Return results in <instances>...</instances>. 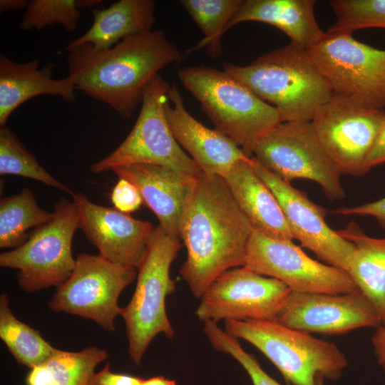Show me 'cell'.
Instances as JSON below:
<instances>
[{
  "label": "cell",
  "mask_w": 385,
  "mask_h": 385,
  "mask_svg": "<svg viewBox=\"0 0 385 385\" xmlns=\"http://www.w3.org/2000/svg\"><path fill=\"white\" fill-rule=\"evenodd\" d=\"M252 230L223 178H197L180 227L187 258L179 273L195 297L225 272L245 266Z\"/></svg>",
  "instance_id": "obj_1"
},
{
  "label": "cell",
  "mask_w": 385,
  "mask_h": 385,
  "mask_svg": "<svg viewBox=\"0 0 385 385\" xmlns=\"http://www.w3.org/2000/svg\"><path fill=\"white\" fill-rule=\"evenodd\" d=\"M183 54L160 29L129 36L107 50L83 44L68 51L67 78L76 90L130 118L150 83Z\"/></svg>",
  "instance_id": "obj_2"
},
{
  "label": "cell",
  "mask_w": 385,
  "mask_h": 385,
  "mask_svg": "<svg viewBox=\"0 0 385 385\" xmlns=\"http://www.w3.org/2000/svg\"><path fill=\"white\" fill-rule=\"evenodd\" d=\"M223 71L279 112L282 122H311L333 93L307 49L289 43L246 66L223 63Z\"/></svg>",
  "instance_id": "obj_3"
},
{
  "label": "cell",
  "mask_w": 385,
  "mask_h": 385,
  "mask_svg": "<svg viewBox=\"0 0 385 385\" xmlns=\"http://www.w3.org/2000/svg\"><path fill=\"white\" fill-rule=\"evenodd\" d=\"M178 77L215 129L250 157L257 141L282 122L273 106L224 71L194 66L180 69Z\"/></svg>",
  "instance_id": "obj_4"
},
{
  "label": "cell",
  "mask_w": 385,
  "mask_h": 385,
  "mask_svg": "<svg viewBox=\"0 0 385 385\" xmlns=\"http://www.w3.org/2000/svg\"><path fill=\"white\" fill-rule=\"evenodd\" d=\"M224 330L260 351L292 385H319L322 379L337 380L348 365L335 344L274 321L226 320Z\"/></svg>",
  "instance_id": "obj_5"
},
{
  "label": "cell",
  "mask_w": 385,
  "mask_h": 385,
  "mask_svg": "<svg viewBox=\"0 0 385 385\" xmlns=\"http://www.w3.org/2000/svg\"><path fill=\"white\" fill-rule=\"evenodd\" d=\"M180 240L160 225L154 228L138 267L135 292L128 305L123 307L128 354L137 365L158 334H163L169 339L175 336L166 314L165 299L175 291L170 269L183 246Z\"/></svg>",
  "instance_id": "obj_6"
},
{
  "label": "cell",
  "mask_w": 385,
  "mask_h": 385,
  "mask_svg": "<svg viewBox=\"0 0 385 385\" xmlns=\"http://www.w3.org/2000/svg\"><path fill=\"white\" fill-rule=\"evenodd\" d=\"M171 85L160 74L146 88L138 118L125 140L90 170L101 173L133 164H152L197 178L203 173L180 147L168 125L165 106Z\"/></svg>",
  "instance_id": "obj_7"
},
{
  "label": "cell",
  "mask_w": 385,
  "mask_h": 385,
  "mask_svg": "<svg viewBox=\"0 0 385 385\" xmlns=\"http://www.w3.org/2000/svg\"><path fill=\"white\" fill-rule=\"evenodd\" d=\"M307 51L334 95L373 109L385 107V50L350 32H325Z\"/></svg>",
  "instance_id": "obj_8"
},
{
  "label": "cell",
  "mask_w": 385,
  "mask_h": 385,
  "mask_svg": "<svg viewBox=\"0 0 385 385\" xmlns=\"http://www.w3.org/2000/svg\"><path fill=\"white\" fill-rule=\"evenodd\" d=\"M53 213L49 222L29 233L23 245L0 255V266L18 270L19 285L27 292L58 287L69 279L76 266L72 255L73 237L79 228L76 206L61 198Z\"/></svg>",
  "instance_id": "obj_9"
},
{
  "label": "cell",
  "mask_w": 385,
  "mask_h": 385,
  "mask_svg": "<svg viewBox=\"0 0 385 385\" xmlns=\"http://www.w3.org/2000/svg\"><path fill=\"white\" fill-rule=\"evenodd\" d=\"M251 156L286 183L306 179L317 183L331 200L345 197L342 173L311 122H281L257 141Z\"/></svg>",
  "instance_id": "obj_10"
},
{
  "label": "cell",
  "mask_w": 385,
  "mask_h": 385,
  "mask_svg": "<svg viewBox=\"0 0 385 385\" xmlns=\"http://www.w3.org/2000/svg\"><path fill=\"white\" fill-rule=\"evenodd\" d=\"M138 270L113 263L99 254L81 253L74 270L49 302L55 312H66L94 321L103 329L113 331L114 320L121 316L118 298L137 277Z\"/></svg>",
  "instance_id": "obj_11"
},
{
  "label": "cell",
  "mask_w": 385,
  "mask_h": 385,
  "mask_svg": "<svg viewBox=\"0 0 385 385\" xmlns=\"http://www.w3.org/2000/svg\"><path fill=\"white\" fill-rule=\"evenodd\" d=\"M385 123V111L373 109L336 95L311 121L323 148L341 173L366 174V162Z\"/></svg>",
  "instance_id": "obj_12"
},
{
  "label": "cell",
  "mask_w": 385,
  "mask_h": 385,
  "mask_svg": "<svg viewBox=\"0 0 385 385\" xmlns=\"http://www.w3.org/2000/svg\"><path fill=\"white\" fill-rule=\"evenodd\" d=\"M245 267L279 280L292 292L346 294L358 290L346 271L314 260L291 240L271 237L254 230Z\"/></svg>",
  "instance_id": "obj_13"
},
{
  "label": "cell",
  "mask_w": 385,
  "mask_h": 385,
  "mask_svg": "<svg viewBox=\"0 0 385 385\" xmlns=\"http://www.w3.org/2000/svg\"><path fill=\"white\" fill-rule=\"evenodd\" d=\"M291 292L279 280L239 267L225 272L211 283L195 314L202 322H276Z\"/></svg>",
  "instance_id": "obj_14"
},
{
  "label": "cell",
  "mask_w": 385,
  "mask_h": 385,
  "mask_svg": "<svg viewBox=\"0 0 385 385\" xmlns=\"http://www.w3.org/2000/svg\"><path fill=\"white\" fill-rule=\"evenodd\" d=\"M252 158L256 173L277 200L294 239L327 265L347 272L354 245L329 226L327 210Z\"/></svg>",
  "instance_id": "obj_15"
},
{
  "label": "cell",
  "mask_w": 385,
  "mask_h": 385,
  "mask_svg": "<svg viewBox=\"0 0 385 385\" xmlns=\"http://www.w3.org/2000/svg\"><path fill=\"white\" fill-rule=\"evenodd\" d=\"M276 322L309 334L329 335L382 325L378 311L359 289L346 294L291 292Z\"/></svg>",
  "instance_id": "obj_16"
},
{
  "label": "cell",
  "mask_w": 385,
  "mask_h": 385,
  "mask_svg": "<svg viewBox=\"0 0 385 385\" xmlns=\"http://www.w3.org/2000/svg\"><path fill=\"white\" fill-rule=\"evenodd\" d=\"M79 229L99 255L116 264L138 267L141 264L155 228L115 208L97 205L80 192L72 195Z\"/></svg>",
  "instance_id": "obj_17"
},
{
  "label": "cell",
  "mask_w": 385,
  "mask_h": 385,
  "mask_svg": "<svg viewBox=\"0 0 385 385\" xmlns=\"http://www.w3.org/2000/svg\"><path fill=\"white\" fill-rule=\"evenodd\" d=\"M165 113L175 140L204 174L222 178L236 163L250 158L230 138L196 120L175 84L168 92Z\"/></svg>",
  "instance_id": "obj_18"
},
{
  "label": "cell",
  "mask_w": 385,
  "mask_h": 385,
  "mask_svg": "<svg viewBox=\"0 0 385 385\" xmlns=\"http://www.w3.org/2000/svg\"><path fill=\"white\" fill-rule=\"evenodd\" d=\"M138 189L145 204L167 232L180 237L183 214L197 178L152 164H133L111 170Z\"/></svg>",
  "instance_id": "obj_19"
},
{
  "label": "cell",
  "mask_w": 385,
  "mask_h": 385,
  "mask_svg": "<svg viewBox=\"0 0 385 385\" xmlns=\"http://www.w3.org/2000/svg\"><path fill=\"white\" fill-rule=\"evenodd\" d=\"M222 178L254 230L274 238L294 239L277 200L256 173L252 156L236 163Z\"/></svg>",
  "instance_id": "obj_20"
},
{
  "label": "cell",
  "mask_w": 385,
  "mask_h": 385,
  "mask_svg": "<svg viewBox=\"0 0 385 385\" xmlns=\"http://www.w3.org/2000/svg\"><path fill=\"white\" fill-rule=\"evenodd\" d=\"M38 59L16 63L0 55V126H5L10 115L29 99L41 96H57L67 101L75 100V88L64 78L53 79V66L39 69Z\"/></svg>",
  "instance_id": "obj_21"
},
{
  "label": "cell",
  "mask_w": 385,
  "mask_h": 385,
  "mask_svg": "<svg viewBox=\"0 0 385 385\" xmlns=\"http://www.w3.org/2000/svg\"><path fill=\"white\" fill-rule=\"evenodd\" d=\"M314 0H243L226 32L238 24L257 21L284 32L291 43L308 48L325 34L314 16Z\"/></svg>",
  "instance_id": "obj_22"
},
{
  "label": "cell",
  "mask_w": 385,
  "mask_h": 385,
  "mask_svg": "<svg viewBox=\"0 0 385 385\" xmlns=\"http://www.w3.org/2000/svg\"><path fill=\"white\" fill-rule=\"evenodd\" d=\"M155 6L153 0H120L106 9H93L91 27L65 48L89 43L95 49L111 48L122 40L148 32L156 21Z\"/></svg>",
  "instance_id": "obj_23"
},
{
  "label": "cell",
  "mask_w": 385,
  "mask_h": 385,
  "mask_svg": "<svg viewBox=\"0 0 385 385\" xmlns=\"http://www.w3.org/2000/svg\"><path fill=\"white\" fill-rule=\"evenodd\" d=\"M337 231L354 245L347 272L374 304L385 327V237L366 235L354 222Z\"/></svg>",
  "instance_id": "obj_24"
},
{
  "label": "cell",
  "mask_w": 385,
  "mask_h": 385,
  "mask_svg": "<svg viewBox=\"0 0 385 385\" xmlns=\"http://www.w3.org/2000/svg\"><path fill=\"white\" fill-rule=\"evenodd\" d=\"M53 213L37 204L33 192L24 188L19 193L0 201V247L17 248L28 239L31 229L49 222Z\"/></svg>",
  "instance_id": "obj_25"
},
{
  "label": "cell",
  "mask_w": 385,
  "mask_h": 385,
  "mask_svg": "<svg viewBox=\"0 0 385 385\" xmlns=\"http://www.w3.org/2000/svg\"><path fill=\"white\" fill-rule=\"evenodd\" d=\"M0 338L17 362L31 369L44 363L56 349L39 331L13 314L6 294L0 296Z\"/></svg>",
  "instance_id": "obj_26"
},
{
  "label": "cell",
  "mask_w": 385,
  "mask_h": 385,
  "mask_svg": "<svg viewBox=\"0 0 385 385\" xmlns=\"http://www.w3.org/2000/svg\"><path fill=\"white\" fill-rule=\"evenodd\" d=\"M242 2L243 0H180V5L204 36L185 53L188 54L206 47L211 58H219L222 53V37Z\"/></svg>",
  "instance_id": "obj_27"
},
{
  "label": "cell",
  "mask_w": 385,
  "mask_h": 385,
  "mask_svg": "<svg viewBox=\"0 0 385 385\" xmlns=\"http://www.w3.org/2000/svg\"><path fill=\"white\" fill-rule=\"evenodd\" d=\"M0 174L34 179L71 195L73 194L41 165L35 155L6 125L0 128Z\"/></svg>",
  "instance_id": "obj_28"
},
{
  "label": "cell",
  "mask_w": 385,
  "mask_h": 385,
  "mask_svg": "<svg viewBox=\"0 0 385 385\" xmlns=\"http://www.w3.org/2000/svg\"><path fill=\"white\" fill-rule=\"evenodd\" d=\"M107 356L106 350L96 346L76 352L56 349L43 364L52 377L50 385H87L95 368Z\"/></svg>",
  "instance_id": "obj_29"
},
{
  "label": "cell",
  "mask_w": 385,
  "mask_h": 385,
  "mask_svg": "<svg viewBox=\"0 0 385 385\" xmlns=\"http://www.w3.org/2000/svg\"><path fill=\"white\" fill-rule=\"evenodd\" d=\"M329 4L336 21L328 32L385 29V0H332Z\"/></svg>",
  "instance_id": "obj_30"
},
{
  "label": "cell",
  "mask_w": 385,
  "mask_h": 385,
  "mask_svg": "<svg viewBox=\"0 0 385 385\" xmlns=\"http://www.w3.org/2000/svg\"><path fill=\"white\" fill-rule=\"evenodd\" d=\"M80 16L78 0H31L19 27L24 31H40L48 26L60 24L68 32H73Z\"/></svg>",
  "instance_id": "obj_31"
},
{
  "label": "cell",
  "mask_w": 385,
  "mask_h": 385,
  "mask_svg": "<svg viewBox=\"0 0 385 385\" xmlns=\"http://www.w3.org/2000/svg\"><path fill=\"white\" fill-rule=\"evenodd\" d=\"M203 323V332L212 346L237 361L247 372L254 385H281L263 370L252 354L242 348L238 339L228 334L216 322L207 321Z\"/></svg>",
  "instance_id": "obj_32"
},
{
  "label": "cell",
  "mask_w": 385,
  "mask_h": 385,
  "mask_svg": "<svg viewBox=\"0 0 385 385\" xmlns=\"http://www.w3.org/2000/svg\"><path fill=\"white\" fill-rule=\"evenodd\" d=\"M111 200L115 209L125 214L135 212L143 203L138 189L125 178H118L112 190Z\"/></svg>",
  "instance_id": "obj_33"
},
{
  "label": "cell",
  "mask_w": 385,
  "mask_h": 385,
  "mask_svg": "<svg viewBox=\"0 0 385 385\" xmlns=\"http://www.w3.org/2000/svg\"><path fill=\"white\" fill-rule=\"evenodd\" d=\"M332 212L339 215L371 216L385 230V197L358 206L341 207L334 209Z\"/></svg>",
  "instance_id": "obj_34"
},
{
  "label": "cell",
  "mask_w": 385,
  "mask_h": 385,
  "mask_svg": "<svg viewBox=\"0 0 385 385\" xmlns=\"http://www.w3.org/2000/svg\"><path fill=\"white\" fill-rule=\"evenodd\" d=\"M143 379L131 375L113 373L107 362L101 371L94 373L87 385H141Z\"/></svg>",
  "instance_id": "obj_35"
},
{
  "label": "cell",
  "mask_w": 385,
  "mask_h": 385,
  "mask_svg": "<svg viewBox=\"0 0 385 385\" xmlns=\"http://www.w3.org/2000/svg\"><path fill=\"white\" fill-rule=\"evenodd\" d=\"M385 163V123L376 140L366 162L369 170L375 166Z\"/></svg>",
  "instance_id": "obj_36"
},
{
  "label": "cell",
  "mask_w": 385,
  "mask_h": 385,
  "mask_svg": "<svg viewBox=\"0 0 385 385\" xmlns=\"http://www.w3.org/2000/svg\"><path fill=\"white\" fill-rule=\"evenodd\" d=\"M371 343L377 361L385 370V327L380 326L371 337Z\"/></svg>",
  "instance_id": "obj_37"
},
{
  "label": "cell",
  "mask_w": 385,
  "mask_h": 385,
  "mask_svg": "<svg viewBox=\"0 0 385 385\" xmlns=\"http://www.w3.org/2000/svg\"><path fill=\"white\" fill-rule=\"evenodd\" d=\"M29 4L28 0H1L0 11H16L26 9Z\"/></svg>",
  "instance_id": "obj_38"
},
{
  "label": "cell",
  "mask_w": 385,
  "mask_h": 385,
  "mask_svg": "<svg viewBox=\"0 0 385 385\" xmlns=\"http://www.w3.org/2000/svg\"><path fill=\"white\" fill-rule=\"evenodd\" d=\"M141 385H176V382L163 376H158L143 379Z\"/></svg>",
  "instance_id": "obj_39"
},
{
  "label": "cell",
  "mask_w": 385,
  "mask_h": 385,
  "mask_svg": "<svg viewBox=\"0 0 385 385\" xmlns=\"http://www.w3.org/2000/svg\"><path fill=\"white\" fill-rule=\"evenodd\" d=\"M101 2V0H78V5L79 9L86 7L93 9V6L100 4Z\"/></svg>",
  "instance_id": "obj_40"
},
{
  "label": "cell",
  "mask_w": 385,
  "mask_h": 385,
  "mask_svg": "<svg viewBox=\"0 0 385 385\" xmlns=\"http://www.w3.org/2000/svg\"><path fill=\"white\" fill-rule=\"evenodd\" d=\"M319 385H324V379H322L319 382Z\"/></svg>",
  "instance_id": "obj_41"
}]
</instances>
